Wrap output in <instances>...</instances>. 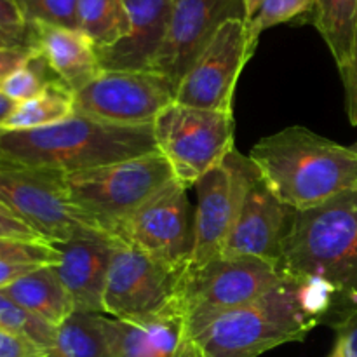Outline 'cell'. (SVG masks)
<instances>
[{
	"instance_id": "5bb4252c",
	"label": "cell",
	"mask_w": 357,
	"mask_h": 357,
	"mask_svg": "<svg viewBox=\"0 0 357 357\" xmlns=\"http://www.w3.org/2000/svg\"><path fill=\"white\" fill-rule=\"evenodd\" d=\"M232 17H246L244 0H171L166 38L150 70L167 77L178 89L218 28Z\"/></svg>"
},
{
	"instance_id": "44dd1931",
	"label": "cell",
	"mask_w": 357,
	"mask_h": 357,
	"mask_svg": "<svg viewBox=\"0 0 357 357\" xmlns=\"http://www.w3.org/2000/svg\"><path fill=\"white\" fill-rule=\"evenodd\" d=\"M47 357H112L105 317L75 310L56 326Z\"/></svg>"
},
{
	"instance_id": "8d00e7d4",
	"label": "cell",
	"mask_w": 357,
	"mask_h": 357,
	"mask_svg": "<svg viewBox=\"0 0 357 357\" xmlns=\"http://www.w3.org/2000/svg\"><path fill=\"white\" fill-rule=\"evenodd\" d=\"M40 267V265L33 264H7V261H0V289L3 286L10 284L13 281L20 279L21 275L28 274L33 268Z\"/></svg>"
},
{
	"instance_id": "3957f363",
	"label": "cell",
	"mask_w": 357,
	"mask_h": 357,
	"mask_svg": "<svg viewBox=\"0 0 357 357\" xmlns=\"http://www.w3.org/2000/svg\"><path fill=\"white\" fill-rule=\"evenodd\" d=\"M317 323L300 309L298 281L288 278L246 305L190 314L185 335L202 357H258L305 340Z\"/></svg>"
},
{
	"instance_id": "ffe728a7",
	"label": "cell",
	"mask_w": 357,
	"mask_h": 357,
	"mask_svg": "<svg viewBox=\"0 0 357 357\" xmlns=\"http://www.w3.org/2000/svg\"><path fill=\"white\" fill-rule=\"evenodd\" d=\"M0 293L31 316L54 328L75 312L72 298L52 265L33 268L10 284L3 286Z\"/></svg>"
},
{
	"instance_id": "8fae6325",
	"label": "cell",
	"mask_w": 357,
	"mask_h": 357,
	"mask_svg": "<svg viewBox=\"0 0 357 357\" xmlns=\"http://www.w3.org/2000/svg\"><path fill=\"white\" fill-rule=\"evenodd\" d=\"M176 178L153 194L115 229L114 237L155 260L187 271L194 246V215Z\"/></svg>"
},
{
	"instance_id": "4fadbf2b",
	"label": "cell",
	"mask_w": 357,
	"mask_h": 357,
	"mask_svg": "<svg viewBox=\"0 0 357 357\" xmlns=\"http://www.w3.org/2000/svg\"><path fill=\"white\" fill-rule=\"evenodd\" d=\"M246 21H225L176 89V103L234 114L232 103L241 72L255 52Z\"/></svg>"
},
{
	"instance_id": "6da1fadb",
	"label": "cell",
	"mask_w": 357,
	"mask_h": 357,
	"mask_svg": "<svg viewBox=\"0 0 357 357\" xmlns=\"http://www.w3.org/2000/svg\"><path fill=\"white\" fill-rule=\"evenodd\" d=\"M157 150L152 126H119L73 112L54 124L0 129V166L75 173Z\"/></svg>"
},
{
	"instance_id": "9c48e42d",
	"label": "cell",
	"mask_w": 357,
	"mask_h": 357,
	"mask_svg": "<svg viewBox=\"0 0 357 357\" xmlns=\"http://www.w3.org/2000/svg\"><path fill=\"white\" fill-rule=\"evenodd\" d=\"M75 112L119 126H152L176 100V87L153 70H101L73 93Z\"/></svg>"
},
{
	"instance_id": "4316f807",
	"label": "cell",
	"mask_w": 357,
	"mask_h": 357,
	"mask_svg": "<svg viewBox=\"0 0 357 357\" xmlns=\"http://www.w3.org/2000/svg\"><path fill=\"white\" fill-rule=\"evenodd\" d=\"M49 70V66L45 65V61L42 59V56H35L33 59L23 65L21 68H17L16 72L10 73L2 84H0V91L6 94L9 100H13L14 103H21V101H26L30 98L37 96L45 86H47L51 80L47 79L45 72ZM51 72V70H49Z\"/></svg>"
},
{
	"instance_id": "cb8c5ba5",
	"label": "cell",
	"mask_w": 357,
	"mask_h": 357,
	"mask_svg": "<svg viewBox=\"0 0 357 357\" xmlns=\"http://www.w3.org/2000/svg\"><path fill=\"white\" fill-rule=\"evenodd\" d=\"M77 30L93 42L96 51L119 44L131 30L124 0H79Z\"/></svg>"
},
{
	"instance_id": "d590c367",
	"label": "cell",
	"mask_w": 357,
	"mask_h": 357,
	"mask_svg": "<svg viewBox=\"0 0 357 357\" xmlns=\"http://www.w3.org/2000/svg\"><path fill=\"white\" fill-rule=\"evenodd\" d=\"M35 56V47H0V84Z\"/></svg>"
},
{
	"instance_id": "f35d334b",
	"label": "cell",
	"mask_w": 357,
	"mask_h": 357,
	"mask_svg": "<svg viewBox=\"0 0 357 357\" xmlns=\"http://www.w3.org/2000/svg\"><path fill=\"white\" fill-rule=\"evenodd\" d=\"M176 357H202V356L199 354L197 347H195V345L188 340L187 335H185V342H183V345H181L180 352H178Z\"/></svg>"
},
{
	"instance_id": "d6986e66",
	"label": "cell",
	"mask_w": 357,
	"mask_h": 357,
	"mask_svg": "<svg viewBox=\"0 0 357 357\" xmlns=\"http://www.w3.org/2000/svg\"><path fill=\"white\" fill-rule=\"evenodd\" d=\"M31 47L42 56L56 79L75 91L82 89L101 72L93 42L79 30L45 23L30 24Z\"/></svg>"
},
{
	"instance_id": "b9f144b4",
	"label": "cell",
	"mask_w": 357,
	"mask_h": 357,
	"mask_svg": "<svg viewBox=\"0 0 357 357\" xmlns=\"http://www.w3.org/2000/svg\"><path fill=\"white\" fill-rule=\"evenodd\" d=\"M330 357H344V354H342V349L338 347V345H335L333 352H331Z\"/></svg>"
},
{
	"instance_id": "7a4b0ae2",
	"label": "cell",
	"mask_w": 357,
	"mask_h": 357,
	"mask_svg": "<svg viewBox=\"0 0 357 357\" xmlns=\"http://www.w3.org/2000/svg\"><path fill=\"white\" fill-rule=\"evenodd\" d=\"M272 194L289 209H309L357 188V153L303 126L265 136L250 152Z\"/></svg>"
},
{
	"instance_id": "484cf974",
	"label": "cell",
	"mask_w": 357,
	"mask_h": 357,
	"mask_svg": "<svg viewBox=\"0 0 357 357\" xmlns=\"http://www.w3.org/2000/svg\"><path fill=\"white\" fill-rule=\"evenodd\" d=\"M0 328L24 335V337L31 338V340L37 342L38 345L45 347L47 351L52 345L56 331L54 326L38 319V317L31 316L30 312H26V310L17 307L14 302H10L3 293H0Z\"/></svg>"
},
{
	"instance_id": "8992f818",
	"label": "cell",
	"mask_w": 357,
	"mask_h": 357,
	"mask_svg": "<svg viewBox=\"0 0 357 357\" xmlns=\"http://www.w3.org/2000/svg\"><path fill=\"white\" fill-rule=\"evenodd\" d=\"M157 150L187 188L225 160L236 149L234 114L171 103L153 121Z\"/></svg>"
},
{
	"instance_id": "5b68a950",
	"label": "cell",
	"mask_w": 357,
	"mask_h": 357,
	"mask_svg": "<svg viewBox=\"0 0 357 357\" xmlns=\"http://www.w3.org/2000/svg\"><path fill=\"white\" fill-rule=\"evenodd\" d=\"M171 180L174 173L159 150L63 176L70 201L110 236Z\"/></svg>"
},
{
	"instance_id": "4dcf8cb0",
	"label": "cell",
	"mask_w": 357,
	"mask_h": 357,
	"mask_svg": "<svg viewBox=\"0 0 357 357\" xmlns=\"http://www.w3.org/2000/svg\"><path fill=\"white\" fill-rule=\"evenodd\" d=\"M0 31L31 47L30 24L17 0H0Z\"/></svg>"
},
{
	"instance_id": "836d02e7",
	"label": "cell",
	"mask_w": 357,
	"mask_h": 357,
	"mask_svg": "<svg viewBox=\"0 0 357 357\" xmlns=\"http://www.w3.org/2000/svg\"><path fill=\"white\" fill-rule=\"evenodd\" d=\"M333 328L337 331V345L344 357H357V309L333 323Z\"/></svg>"
},
{
	"instance_id": "603a6c76",
	"label": "cell",
	"mask_w": 357,
	"mask_h": 357,
	"mask_svg": "<svg viewBox=\"0 0 357 357\" xmlns=\"http://www.w3.org/2000/svg\"><path fill=\"white\" fill-rule=\"evenodd\" d=\"M75 112L73 91L59 79L51 80L37 96L16 105L0 129H33L54 124Z\"/></svg>"
},
{
	"instance_id": "ac0fdd59",
	"label": "cell",
	"mask_w": 357,
	"mask_h": 357,
	"mask_svg": "<svg viewBox=\"0 0 357 357\" xmlns=\"http://www.w3.org/2000/svg\"><path fill=\"white\" fill-rule=\"evenodd\" d=\"M131 30L108 49H100L101 70H150L166 38L171 0H124Z\"/></svg>"
},
{
	"instance_id": "9a60e30c",
	"label": "cell",
	"mask_w": 357,
	"mask_h": 357,
	"mask_svg": "<svg viewBox=\"0 0 357 357\" xmlns=\"http://www.w3.org/2000/svg\"><path fill=\"white\" fill-rule=\"evenodd\" d=\"M289 211L258 171L220 257H257L281 267V239Z\"/></svg>"
},
{
	"instance_id": "d4e9b609",
	"label": "cell",
	"mask_w": 357,
	"mask_h": 357,
	"mask_svg": "<svg viewBox=\"0 0 357 357\" xmlns=\"http://www.w3.org/2000/svg\"><path fill=\"white\" fill-rule=\"evenodd\" d=\"M314 9V0H261L253 16L246 20L251 44L257 47L258 38L268 28L288 23Z\"/></svg>"
},
{
	"instance_id": "7c38bea8",
	"label": "cell",
	"mask_w": 357,
	"mask_h": 357,
	"mask_svg": "<svg viewBox=\"0 0 357 357\" xmlns=\"http://www.w3.org/2000/svg\"><path fill=\"white\" fill-rule=\"evenodd\" d=\"M288 275L274 261L257 257H218L183 274L180 300L185 314L236 309L255 302Z\"/></svg>"
},
{
	"instance_id": "1f68e13d",
	"label": "cell",
	"mask_w": 357,
	"mask_h": 357,
	"mask_svg": "<svg viewBox=\"0 0 357 357\" xmlns=\"http://www.w3.org/2000/svg\"><path fill=\"white\" fill-rule=\"evenodd\" d=\"M0 357H47V349L24 335L0 328Z\"/></svg>"
},
{
	"instance_id": "f546056e",
	"label": "cell",
	"mask_w": 357,
	"mask_h": 357,
	"mask_svg": "<svg viewBox=\"0 0 357 357\" xmlns=\"http://www.w3.org/2000/svg\"><path fill=\"white\" fill-rule=\"evenodd\" d=\"M335 295L337 289L324 278L312 275L298 281L300 309L312 319L319 321V317L331 309Z\"/></svg>"
},
{
	"instance_id": "ba28073f",
	"label": "cell",
	"mask_w": 357,
	"mask_h": 357,
	"mask_svg": "<svg viewBox=\"0 0 357 357\" xmlns=\"http://www.w3.org/2000/svg\"><path fill=\"white\" fill-rule=\"evenodd\" d=\"M257 174L258 169L253 160L234 149L222 164L199 178L194 185L197 192L194 246L185 272L195 271L223 253Z\"/></svg>"
},
{
	"instance_id": "2e32d148",
	"label": "cell",
	"mask_w": 357,
	"mask_h": 357,
	"mask_svg": "<svg viewBox=\"0 0 357 357\" xmlns=\"http://www.w3.org/2000/svg\"><path fill=\"white\" fill-rule=\"evenodd\" d=\"M115 241L110 234H96L54 244L61 258L52 267L79 312H105L103 295Z\"/></svg>"
},
{
	"instance_id": "f1b7e54d",
	"label": "cell",
	"mask_w": 357,
	"mask_h": 357,
	"mask_svg": "<svg viewBox=\"0 0 357 357\" xmlns=\"http://www.w3.org/2000/svg\"><path fill=\"white\" fill-rule=\"evenodd\" d=\"M28 24L45 23L77 30L79 0H17Z\"/></svg>"
},
{
	"instance_id": "e575fe53",
	"label": "cell",
	"mask_w": 357,
	"mask_h": 357,
	"mask_svg": "<svg viewBox=\"0 0 357 357\" xmlns=\"http://www.w3.org/2000/svg\"><path fill=\"white\" fill-rule=\"evenodd\" d=\"M0 237L24 241H44L31 227H28L23 220H20L14 213H10L2 202H0Z\"/></svg>"
},
{
	"instance_id": "ab89813d",
	"label": "cell",
	"mask_w": 357,
	"mask_h": 357,
	"mask_svg": "<svg viewBox=\"0 0 357 357\" xmlns=\"http://www.w3.org/2000/svg\"><path fill=\"white\" fill-rule=\"evenodd\" d=\"M0 47H30V45H24L23 42H20L17 38L0 31Z\"/></svg>"
},
{
	"instance_id": "60d3db41",
	"label": "cell",
	"mask_w": 357,
	"mask_h": 357,
	"mask_svg": "<svg viewBox=\"0 0 357 357\" xmlns=\"http://www.w3.org/2000/svg\"><path fill=\"white\" fill-rule=\"evenodd\" d=\"M261 3V0H244V9H246V17H244V21L250 20L251 16L255 14V10L258 9V6Z\"/></svg>"
},
{
	"instance_id": "83f0119b",
	"label": "cell",
	"mask_w": 357,
	"mask_h": 357,
	"mask_svg": "<svg viewBox=\"0 0 357 357\" xmlns=\"http://www.w3.org/2000/svg\"><path fill=\"white\" fill-rule=\"evenodd\" d=\"M61 255L54 244L47 241H24L0 237V261L7 264L54 265Z\"/></svg>"
},
{
	"instance_id": "52a82bcc",
	"label": "cell",
	"mask_w": 357,
	"mask_h": 357,
	"mask_svg": "<svg viewBox=\"0 0 357 357\" xmlns=\"http://www.w3.org/2000/svg\"><path fill=\"white\" fill-rule=\"evenodd\" d=\"M63 176L59 171L0 166V202L51 244L107 234L70 201Z\"/></svg>"
},
{
	"instance_id": "7bdbcfd3",
	"label": "cell",
	"mask_w": 357,
	"mask_h": 357,
	"mask_svg": "<svg viewBox=\"0 0 357 357\" xmlns=\"http://www.w3.org/2000/svg\"><path fill=\"white\" fill-rule=\"evenodd\" d=\"M351 149H352V150H354V152L357 153V143H354V145H352V146H351Z\"/></svg>"
},
{
	"instance_id": "e0dca14e",
	"label": "cell",
	"mask_w": 357,
	"mask_h": 357,
	"mask_svg": "<svg viewBox=\"0 0 357 357\" xmlns=\"http://www.w3.org/2000/svg\"><path fill=\"white\" fill-rule=\"evenodd\" d=\"M185 314L178 296L171 305L143 319L105 317L112 357H176L185 342Z\"/></svg>"
},
{
	"instance_id": "277c9868",
	"label": "cell",
	"mask_w": 357,
	"mask_h": 357,
	"mask_svg": "<svg viewBox=\"0 0 357 357\" xmlns=\"http://www.w3.org/2000/svg\"><path fill=\"white\" fill-rule=\"evenodd\" d=\"M288 278H324L357 303V188L309 209H291L281 239Z\"/></svg>"
},
{
	"instance_id": "7402d4cb",
	"label": "cell",
	"mask_w": 357,
	"mask_h": 357,
	"mask_svg": "<svg viewBox=\"0 0 357 357\" xmlns=\"http://www.w3.org/2000/svg\"><path fill=\"white\" fill-rule=\"evenodd\" d=\"M314 24L326 42L340 75L347 70L357 26V0H314Z\"/></svg>"
},
{
	"instance_id": "74e56055",
	"label": "cell",
	"mask_w": 357,
	"mask_h": 357,
	"mask_svg": "<svg viewBox=\"0 0 357 357\" xmlns=\"http://www.w3.org/2000/svg\"><path fill=\"white\" fill-rule=\"evenodd\" d=\"M16 105L17 103H14L13 100H9V98H7L6 94L0 91V128H2L3 122L7 121V117L13 114V110L16 108Z\"/></svg>"
},
{
	"instance_id": "30bf717a",
	"label": "cell",
	"mask_w": 357,
	"mask_h": 357,
	"mask_svg": "<svg viewBox=\"0 0 357 357\" xmlns=\"http://www.w3.org/2000/svg\"><path fill=\"white\" fill-rule=\"evenodd\" d=\"M183 274L117 239L105 286V314L132 321L160 312L180 296Z\"/></svg>"
},
{
	"instance_id": "d6a6232c",
	"label": "cell",
	"mask_w": 357,
	"mask_h": 357,
	"mask_svg": "<svg viewBox=\"0 0 357 357\" xmlns=\"http://www.w3.org/2000/svg\"><path fill=\"white\" fill-rule=\"evenodd\" d=\"M342 79H344L345 86V108H347L349 121L352 126H357V26L351 61H349L347 70L342 73Z\"/></svg>"
}]
</instances>
